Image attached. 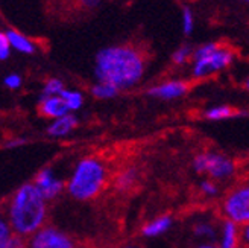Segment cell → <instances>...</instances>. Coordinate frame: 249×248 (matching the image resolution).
Returning a JSON list of instances; mask_svg holds the SVG:
<instances>
[{"instance_id":"1f68e13d","label":"cell","mask_w":249,"mask_h":248,"mask_svg":"<svg viewBox=\"0 0 249 248\" xmlns=\"http://www.w3.org/2000/svg\"><path fill=\"white\" fill-rule=\"evenodd\" d=\"M245 181L249 183V165L246 166V173H245Z\"/></svg>"},{"instance_id":"d6a6232c","label":"cell","mask_w":249,"mask_h":248,"mask_svg":"<svg viewBox=\"0 0 249 248\" xmlns=\"http://www.w3.org/2000/svg\"><path fill=\"white\" fill-rule=\"evenodd\" d=\"M245 87H246V89L249 90V76H248V79L245 81Z\"/></svg>"},{"instance_id":"7402d4cb","label":"cell","mask_w":249,"mask_h":248,"mask_svg":"<svg viewBox=\"0 0 249 248\" xmlns=\"http://www.w3.org/2000/svg\"><path fill=\"white\" fill-rule=\"evenodd\" d=\"M199 191H201L202 195H205L208 198H213V196L219 195L217 181L211 180V178H205V180L201 181V184H199Z\"/></svg>"},{"instance_id":"f1b7e54d","label":"cell","mask_w":249,"mask_h":248,"mask_svg":"<svg viewBox=\"0 0 249 248\" xmlns=\"http://www.w3.org/2000/svg\"><path fill=\"white\" fill-rule=\"evenodd\" d=\"M28 143V139H23V137H14V139H9L5 142V148L6 150H14V148H20L23 145Z\"/></svg>"},{"instance_id":"6da1fadb","label":"cell","mask_w":249,"mask_h":248,"mask_svg":"<svg viewBox=\"0 0 249 248\" xmlns=\"http://www.w3.org/2000/svg\"><path fill=\"white\" fill-rule=\"evenodd\" d=\"M144 70L143 57L129 46L104 47L94 58L96 79L113 84L119 90H128L139 84Z\"/></svg>"},{"instance_id":"d6986e66","label":"cell","mask_w":249,"mask_h":248,"mask_svg":"<svg viewBox=\"0 0 249 248\" xmlns=\"http://www.w3.org/2000/svg\"><path fill=\"white\" fill-rule=\"evenodd\" d=\"M193 233L196 238H201V239H214L217 238V227L213 222L201 221V222H197V224H195Z\"/></svg>"},{"instance_id":"603a6c76","label":"cell","mask_w":249,"mask_h":248,"mask_svg":"<svg viewBox=\"0 0 249 248\" xmlns=\"http://www.w3.org/2000/svg\"><path fill=\"white\" fill-rule=\"evenodd\" d=\"M195 29V16L190 8L182 9V32L185 35H190Z\"/></svg>"},{"instance_id":"30bf717a","label":"cell","mask_w":249,"mask_h":248,"mask_svg":"<svg viewBox=\"0 0 249 248\" xmlns=\"http://www.w3.org/2000/svg\"><path fill=\"white\" fill-rule=\"evenodd\" d=\"M38 111L43 117L52 119V120L71 113L67 107V104H66V101L61 96H47V97L40 96Z\"/></svg>"},{"instance_id":"5bb4252c","label":"cell","mask_w":249,"mask_h":248,"mask_svg":"<svg viewBox=\"0 0 249 248\" xmlns=\"http://www.w3.org/2000/svg\"><path fill=\"white\" fill-rule=\"evenodd\" d=\"M173 224V219L169 215H161L154 218L152 221L146 222L142 229V234L146 238H157L160 234H164L166 231L170 230Z\"/></svg>"},{"instance_id":"836d02e7","label":"cell","mask_w":249,"mask_h":248,"mask_svg":"<svg viewBox=\"0 0 249 248\" xmlns=\"http://www.w3.org/2000/svg\"><path fill=\"white\" fill-rule=\"evenodd\" d=\"M126 248H142V247H137V245H129V247H126Z\"/></svg>"},{"instance_id":"d4e9b609","label":"cell","mask_w":249,"mask_h":248,"mask_svg":"<svg viewBox=\"0 0 249 248\" xmlns=\"http://www.w3.org/2000/svg\"><path fill=\"white\" fill-rule=\"evenodd\" d=\"M23 84V78L18 75V73H8V75L3 78V85L8 90H18Z\"/></svg>"},{"instance_id":"cb8c5ba5","label":"cell","mask_w":249,"mask_h":248,"mask_svg":"<svg viewBox=\"0 0 249 248\" xmlns=\"http://www.w3.org/2000/svg\"><path fill=\"white\" fill-rule=\"evenodd\" d=\"M0 248H29L26 238L18 236V234H12V236L5 241V242H0Z\"/></svg>"},{"instance_id":"5b68a950","label":"cell","mask_w":249,"mask_h":248,"mask_svg":"<svg viewBox=\"0 0 249 248\" xmlns=\"http://www.w3.org/2000/svg\"><path fill=\"white\" fill-rule=\"evenodd\" d=\"M195 172L207 175L208 178L217 183L230 181L237 173V165L232 158L225 154H219L214 151L199 153L192 163Z\"/></svg>"},{"instance_id":"9c48e42d","label":"cell","mask_w":249,"mask_h":248,"mask_svg":"<svg viewBox=\"0 0 249 248\" xmlns=\"http://www.w3.org/2000/svg\"><path fill=\"white\" fill-rule=\"evenodd\" d=\"M187 92H189V85H187L185 81L170 79V81L155 84L147 90V95L157 99H163V101H173V99L182 97Z\"/></svg>"},{"instance_id":"484cf974","label":"cell","mask_w":249,"mask_h":248,"mask_svg":"<svg viewBox=\"0 0 249 248\" xmlns=\"http://www.w3.org/2000/svg\"><path fill=\"white\" fill-rule=\"evenodd\" d=\"M11 51H12V47L9 44V40H8V37L5 32H0V59L5 61L9 58L11 55Z\"/></svg>"},{"instance_id":"52a82bcc","label":"cell","mask_w":249,"mask_h":248,"mask_svg":"<svg viewBox=\"0 0 249 248\" xmlns=\"http://www.w3.org/2000/svg\"><path fill=\"white\" fill-rule=\"evenodd\" d=\"M29 248H78L76 242L62 230L44 226L28 239Z\"/></svg>"},{"instance_id":"44dd1931","label":"cell","mask_w":249,"mask_h":248,"mask_svg":"<svg viewBox=\"0 0 249 248\" xmlns=\"http://www.w3.org/2000/svg\"><path fill=\"white\" fill-rule=\"evenodd\" d=\"M193 52H195V49L189 44H184L181 47H178L175 52H173L172 55V61H173V64H177V66H184L189 63L190 59H193Z\"/></svg>"},{"instance_id":"ba28073f","label":"cell","mask_w":249,"mask_h":248,"mask_svg":"<svg viewBox=\"0 0 249 248\" xmlns=\"http://www.w3.org/2000/svg\"><path fill=\"white\" fill-rule=\"evenodd\" d=\"M47 201L56 200V198L66 191V183L58 178L51 168H43L36 172L32 181Z\"/></svg>"},{"instance_id":"e575fe53","label":"cell","mask_w":249,"mask_h":248,"mask_svg":"<svg viewBox=\"0 0 249 248\" xmlns=\"http://www.w3.org/2000/svg\"><path fill=\"white\" fill-rule=\"evenodd\" d=\"M243 2H246V3H249V0H243Z\"/></svg>"},{"instance_id":"8992f818","label":"cell","mask_w":249,"mask_h":248,"mask_svg":"<svg viewBox=\"0 0 249 248\" xmlns=\"http://www.w3.org/2000/svg\"><path fill=\"white\" fill-rule=\"evenodd\" d=\"M220 212L227 221H232L237 226L249 222V183L243 181L235 184L223 195L220 201Z\"/></svg>"},{"instance_id":"ffe728a7","label":"cell","mask_w":249,"mask_h":248,"mask_svg":"<svg viewBox=\"0 0 249 248\" xmlns=\"http://www.w3.org/2000/svg\"><path fill=\"white\" fill-rule=\"evenodd\" d=\"M66 90V85L59 78H49L41 90V96H61V93Z\"/></svg>"},{"instance_id":"4dcf8cb0","label":"cell","mask_w":249,"mask_h":248,"mask_svg":"<svg viewBox=\"0 0 249 248\" xmlns=\"http://www.w3.org/2000/svg\"><path fill=\"white\" fill-rule=\"evenodd\" d=\"M199 248H222L220 245H213V244H204V245H201Z\"/></svg>"},{"instance_id":"8fae6325","label":"cell","mask_w":249,"mask_h":248,"mask_svg":"<svg viewBox=\"0 0 249 248\" xmlns=\"http://www.w3.org/2000/svg\"><path fill=\"white\" fill-rule=\"evenodd\" d=\"M76 127H78V117L73 113H69L62 117L53 119L51 123H49L46 133H47V135H51L53 139H61V137L69 135Z\"/></svg>"},{"instance_id":"f546056e","label":"cell","mask_w":249,"mask_h":248,"mask_svg":"<svg viewBox=\"0 0 249 248\" xmlns=\"http://www.w3.org/2000/svg\"><path fill=\"white\" fill-rule=\"evenodd\" d=\"M79 2L85 6V8H89V9H94L97 8L99 5H101L102 0H79Z\"/></svg>"},{"instance_id":"7a4b0ae2","label":"cell","mask_w":249,"mask_h":248,"mask_svg":"<svg viewBox=\"0 0 249 248\" xmlns=\"http://www.w3.org/2000/svg\"><path fill=\"white\" fill-rule=\"evenodd\" d=\"M6 219L18 236L29 239L46 226L47 200L34 183H24L6 201Z\"/></svg>"},{"instance_id":"2e32d148","label":"cell","mask_w":249,"mask_h":248,"mask_svg":"<svg viewBox=\"0 0 249 248\" xmlns=\"http://www.w3.org/2000/svg\"><path fill=\"white\" fill-rule=\"evenodd\" d=\"M235 114H237V111L230 105H214L205 110L204 117L208 120H225V119L234 117Z\"/></svg>"},{"instance_id":"7c38bea8","label":"cell","mask_w":249,"mask_h":248,"mask_svg":"<svg viewBox=\"0 0 249 248\" xmlns=\"http://www.w3.org/2000/svg\"><path fill=\"white\" fill-rule=\"evenodd\" d=\"M5 34L9 40L12 51H17L18 54H23V55H32L36 52L35 43L31 38H28L23 32H20L17 29H12V28H8L5 31Z\"/></svg>"},{"instance_id":"4fadbf2b","label":"cell","mask_w":249,"mask_h":248,"mask_svg":"<svg viewBox=\"0 0 249 248\" xmlns=\"http://www.w3.org/2000/svg\"><path fill=\"white\" fill-rule=\"evenodd\" d=\"M222 248H239L240 247V226L232 221H223L220 226V244Z\"/></svg>"},{"instance_id":"ac0fdd59","label":"cell","mask_w":249,"mask_h":248,"mask_svg":"<svg viewBox=\"0 0 249 248\" xmlns=\"http://www.w3.org/2000/svg\"><path fill=\"white\" fill-rule=\"evenodd\" d=\"M61 97L64 99L69 110L71 111H78L82 108L84 105V95L79 90H71V89H66L61 93Z\"/></svg>"},{"instance_id":"3957f363","label":"cell","mask_w":249,"mask_h":248,"mask_svg":"<svg viewBox=\"0 0 249 248\" xmlns=\"http://www.w3.org/2000/svg\"><path fill=\"white\" fill-rule=\"evenodd\" d=\"M108 172L102 160L85 157L76 163L66 183L67 193L76 201H90L105 188Z\"/></svg>"},{"instance_id":"83f0119b","label":"cell","mask_w":249,"mask_h":248,"mask_svg":"<svg viewBox=\"0 0 249 248\" xmlns=\"http://www.w3.org/2000/svg\"><path fill=\"white\" fill-rule=\"evenodd\" d=\"M239 248H249V222L240 227V247Z\"/></svg>"},{"instance_id":"4316f807","label":"cell","mask_w":249,"mask_h":248,"mask_svg":"<svg viewBox=\"0 0 249 248\" xmlns=\"http://www.w3.org/2000/svg\"><path fill=\"white\" fill-rule=\"evenodd\" d=\"M12 234H14V230H12L11 224L8 222V219H0V242L8 241Z\"/></svg>"},{"instance_id":"277c9868","label":"cell","mask_w":249,"mask_h":248,"mask_svg":"<svg viewBox=\"0 0 249 248\" xmlns=\"http://www.w3.org/2000/svg\"><path fill=\"white\" fill-rule=\"evenodd\" d=\"M234 59V54L227 47H220L217 43H204L195 49L192 59V76L204 79L214 73L227 69Z\"/></svg>"},{"instance_id":"9a60e30c","label":"cell","mask_w":249,"mask_h":248,"mask_svg":"<svg viewBox=\"0 0 249 248\" xmlns=\"http://www.w3.org/2000/svg\"><path fill=\"white\" fill-rule=\"evenodd\" d=\"M137 180H139V173H137V171L134 168L123 169L122 172L117 173V177H116V188L119 191H123V192L129 191L137 183Z\"/></svg>"},{"instance_id":"e0dca14e","label":"cell","mask_w":249,"mask_h":248,"mask_svg":"<svg viewBox=\"0 0 249 248\" xmlns=\"http://www.w3.org/2000/svg\"><path fill=\"white\" fill-rule=\"evenodd\" d=\"M119 89L116 85L109 84V82H104V81H97L93 87H91V95L96 99H113L119 95Z\"/></svg>"}]
</instances>
